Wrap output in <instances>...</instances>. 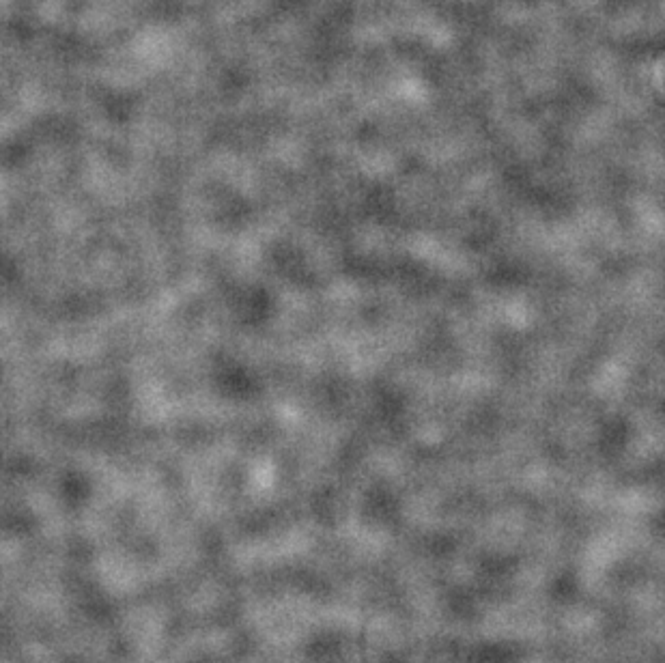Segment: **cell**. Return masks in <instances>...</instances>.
Returning a JSON list of instances; mask_svg holds the SVG:
<instances>
[]
</instances>
